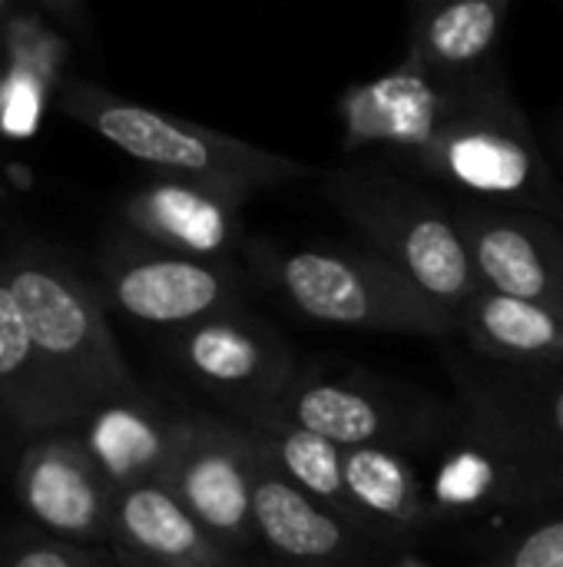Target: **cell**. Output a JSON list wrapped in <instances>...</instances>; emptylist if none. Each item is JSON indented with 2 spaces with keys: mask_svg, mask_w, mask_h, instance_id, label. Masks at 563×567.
<instances>
[{
  "mask_svg": "<svg viewBox=\"0 0 563 567\" xmlns=\"http://www.w3.org/2000/svg\"><path fill=\"white\" fill-rule=\"evenodd\" d=\"M342 150L441 186L455 199L514 206L563 223V179L504 63L441 76L398 63L342 90Z\"/></svg>",
  "mask_w": 563,
  "mask_h": 567,
  "instance_id": "cell-1",
  "label": "cell"
},
{
  "mask_svg": "<svg viewBox=\"0 0 563 567\" xmlns=\"http://www.w3.org/2000/svg\"><path fill=\"white\" fill-rule=\"evenodd\" d=\"M242 266L275 302L315 326L421 336L435 342L458 336V316L368 246L249 236Z\"/></svg>",
  "mask_w": 563,
  "mask_h": 567,
  "instance_id": "cell-2",
  "label": "cell"
},
{
  "mask_svg": "<svg viewBox=\"0 0 563 567\" xmlns=\"http://www.w3.org/2000/svg\"><path fill=\"white\" fill-rule=\"evenodd\" d=\"M322 196L425 296L448 312H461L478 292V276L458 219V199L431 183L375 159H348L322 169Z\"/></svg>",
  "mask_w": 563,
  "mask_h": 567,
  "instance_id": "cell-3",
  "label": "cell"
},
{
  "mask_svg": "<svg viewBox=\"0 0 563 567\" xmlns=\"http://www.w3.org/2000/svg\"><path fill=\"white\" fill-rule=\"evenodd\" d=\"M435 528L488 518L528 522L563 505V475L484 399L458 389L451 412L415 455Z\"/></svg>",
  "mask_w": 563,
  "mask_h": 567,
  "instance_id": "cell-4",
  "label": "cell"
},
{
  "mask_svg": "<svg viewBox=\"0 0 563 567\" xmlns=\"http://www.w3.org/2000/svg\"><path fill=\"white\" fill-rule=\"evenodd\" d=\"M56 110L126 153L129 159L149 166L153 176L206 183L242 199L319 176L302 159L126 100L80 76L56 80Z\"/></svg>",
  "mask_w": 563,
  "mask_h": 567,
  "instance_id": "cell-5",
  "label": "cell"
},
{
  "mask_svg": "<svg viewBox=\"0 0 563 567\" xmlns=\"http://www.w3.org/2000/svg\"><path fill=\"white\" fill-rule=\"evenodd\" d=\"M0 256L37 349L86 409L143 392L116 346L103 292L73 262L37 243L10 246Z\"/></svg>",
  "mask_w": 563,
  "mask_h": 567,
  "instance_id": "cell-6",
  "label": "cell"
},
{
  "mask_svg": "<svg viewBox=\"0 0 563 567\" xmlns=\"http://www.w3.org/2000/svg\"><path fill=\"white\" fill-rule=\"evenodd\" d=\"M451 402L362 369L302 365L299 379L262 422L312 432L338 449H398L418 455L435 442ZM256 422V425H262Z\"/></svg>",
  "mask_w": 563,
  "mask_h": 567,
  "instance_id": "cell-7",
  "label": "cell"
},
{
  "mask_svg": "<svg viewBox=\"0 0 563 567\" xmlns=\"http://www.w3.org/2000/svg\"><path fill=\"white\" fill-rule=\"evenodd\" d=\"M163 349L183 379L242 425L272 415L302 372L295 346L246 306L163 336Z\"/></svg>",
  "mask_w": 563,
  "mask_h": 567,
  "instance_id": "cell-8",
  "label": "cell"
},
{
  "mask_svg": "<svg viewBox=\"0 0 563 567\" xmlns=\"http://www.w3.org/2000/svg\"><path fill=\"white\" fill-rule=\"evenodd\" d=\"M103 299L136 326L159 329L163 336L183 332L212 316L246 306L249 272L242 262L189 259L126 233L110 239L100 256Z\"/></svg>",
  "mask_w": 563,
  "mask_h": 567,
  "instance_id": "cell-9",
  "label": "cell"
},
{
  "mask_svg": "<svg viewBox=\"0 0 563 567\" xmlns=\"http://www.w3.org/2000/svg\"><path fill=\"white\" fill-rule=\"evenodd\" d=\"M256 442L236 419L189 412L186 439L166 475V488L196 522L236 555L249 558L259 545L252 515Z\"/></svg>",
  "mask_w": 563,
  "mask_h": 567,
  "instance_id": "cell-10",
  "label": "cell"
},
{
  "mask_svg": "<svg viewBox=\"0 0 563 567\" xmlns=\"http://www.w3.org/2000/svg\"><path fill=\"white\" fill-rule=\"evenodd\" d=\"M13 495L37 532L50 538L90 548L113 535L116 492L73 429L40 435L20 449Z\"/></svg>",
  "mask_w": 563,
  "mask_h": 567,
  "instance_id": "cell-11",
  "label": "cell"
},
{
  "mask_svg": "<svg viewBox=\"0 0 563 567\" xmlns=\"http://www.w3.org/2000/svg\"><path fill=\"white\" fill-rule=\"evenodd\" d=\"M481 289L563 312V223L514 206L458 199Z\"/></svg>",
  "mask_w": 563,
  "mask_h": 567,
  "instance_id": "cell-12",
  "label": "cell"
},
{
  "mask_svg": "<svg viewBox=\"0 0 563 567\" xmlns=\"http://www.w3.org/2000/svg\"><path fill=\"white\" fill-rule=\"evenodd\" d=\"M249 199L173 176H149L119 203V226L129 239L189 259L242 262Z\"/></svg>",
  "mask_w": 563,
  "mask_h": 567,
  "instance_id": "cell-13",
  "label": "cell"
},
{
  "mask_svg": "<svg viewBox=\"0 0 563 567\" xmlns=\"http://www.w3.org/2000/svg\"><path fill=\"white\" fill-rule=\"evenodd\" d=\"M256 442V439H252ZM256 538L269 561L285 567H378L388 548L362 538L342 515L292 485L256 445Z\"/></svg>",
  "mask_w": 563,
  "mask_h": 567,
  "instance_id": "cell-14",
  "label": "cell"
},
{
  "mask_svg": "<svg viewBox=\"0 0 563 567\" xmlns=\"http://www.w3.org/2000/svg\"><path fill=\"white\" fill-rule=\"evenodd\" d=\"M189 412H173L159 399L139 392L90 409L76 425V439L96 462L106 485L119 495L139 485H163L186 439Z\"/></svg>",
  "mask_w": 563,
  "mask_h": 567,
  "instance_id": "cell-15",
  "label": "cell"
},
{
  "mask_svg": "<svg viewBox=\"0 0 563 567\" xmlns=\"http://www.w3.org/2000/svg\"><path fill=\"white\" fill-rule=\"evenodd\" d=\"M86 412L37 349L0 256V432L27 445L40 435L73 429Z\"/></svg>",
  "mask_w": 563,
  "mask_h": 567,
  "instance_id": "cell-16",
  "label": "cell"
},
{
  "mask_svg": "<svg viewBox=\"0 0 563 567\" xmlns=\"http://www.w3.org/2000/svg\"><path fill=\"white\" fill-rule=\"evenodd\" d=\"M110 545L149 567H252L212 538L166 485H139L113 498Z\"/></svg>",
  "mask_w": 563,
  "mask_h": 567,
  "instance_id": "cell-17",
  "label": "cell"
},
{
  "mask_svg": "<svg viewBox=\"0 0 563 567\" xmlns=\"http://www.w3.org/2000/svg\"><path fill=\"white\" fill-rule=\"evenodd\" d=\"M511 13V0L415 3L402 60L441 76H465L498 66Z\"/></svg>",
  "mask_w": 563,
  "mask_h": 567,
  "instance_id": "cell-18",
  "label": "cell"
},
{
  "mask_svg": "<svg viewBox=\"0 0 563 567\" xmlns=\"http://www.w3.org/2000/svg\"><path fill=\"white\" fill-rule=\"evenodd\" d=\"M352 505L382 548H415L435 532L425 482L411 455L398 449H345Z\"/></svg>",
  "mask_w": 563,
  "mask_h": 567,
  "instance_id": "cell-19",
  "label": "cell"
},
{
  "mask_svg": "<svg viewBox=\"0 0 563 567\" xmlns=\"http://www.w3.org/2000/svg\"><path fill=\"white\" fill-rule=\"evenodd\" d=\"M451 382L498 409L563 475V362L494 365L455 359Z\"/></svg>",
  "mask_w": 563,
  "mask_h": 567,
  "instance_id": "cell-20",
  "label": "cell"
},
{
  "mask_svg": "<svg viewBox=\"0 0 563 567\" xmlns=\"http://www.w3.org/2000/svg\"><path fill=\"white\" fill-rule=\"evenodd\" d=\"M458 336L468 352L494 365H551L563 362V312L511 299L491 289L471 296L458 312Z\"/></svg>",
  "mask_w": 563,
  "mask_h": 567,
  "instance_id": "cell-21",
  "label": "cell"
},
{
  "mask_svg": "<svg viewBox=\"0 0 563 567\" xmlns=\"http://www.w3.org/2000/svg\"><path fill=\"white\" fill-rule=\"evenodd\" d=\"M256 439V445L282 468V475L299 485L305 495H312L315 502H322L325 508H332L335 515H342L362 538L372 542L368 528L362 525L348 485H345V449L292 429V425H279V422H262V425H246Z\"/></svg>",
  "mask_w": 563,
  "mask_h": 567,
  "instance_id": "cell-22",
  "label": "cell"
},
{
  "mask_svg": "<svg viewBox=\"0 0 563 567\" xmlns=\"http://www.w3.org/2000/svg\"><path fill=\"white\" fill-rule=\"evenodd\" d=\"M0 567H116L113 555H100L86 545H70L43 532H3Z\"/></svg>",
  "mask_w": 563,
  "mask_h": 567,
  "instance_id": "cell-23",
  "label": "cell"
},
{
  "mask_svg": "<svg viewBox=\"0 0 563 567\" xmlns=\"http://www.w3.org/2000/svg\"><path fill=\"white\" fill-rule=\"evenodd\" d=\"M494 558L501 567H563V505L521 522Z\"/></svg>",
  "mask_w": 563,
  "mask_h": 567,
  "instance_id": "cell-24",
  "label": "cell"
},
{
  "mask_svg": "<svg viewBox=\"0 0 563 567\" xmlns=\"http://www.w3.org/2000/svg\"><path fill=\"white\" fill-rule=\"evenodd\" d=\"M378 567H438L428 555L415 551V548H388L382 555Z\"/></svg>",
  "mask_w": 563,
  "mask_h": 567,
  "instance_id": "cell-25",
  "label": "cell"
},
{
  "mask_svg": "<svg viewBox=\"0 0 563 567\" xmlns=\"http://www.w3.org/2000/svg\"><path fill=\"white\" fill-rule=\"evenodd\" d=\"M20 7H13V3H7V0H0V43L10 37V30L17 27V20H20Z\"/></svg>",
  "mask_w": 563,
  "mask_h": 567,
  "instance_id": "cell-26",
  "label": "cell"
},
{
  "mask_svg": "<svg viewBox=\"0 0 563 567\" xmlns=\"http://www.w3.org/2000/svg\"><path fill=\"white\" fill-rule=\"evenodd\" d=\"M110 555H113V565L116 567H149V565H143V561H136V558H133V555H126V551H116V548H113Z\"/></svg>",
  "mask_w": 563,
  "mask_h": 567,
  "instance_id": "cell-27",
  "label": "cell"
},
{
  "mask_svg": "<svg viewBox=\"0 0 563 567\" xmlns=\"http://www.w3.org/2000/svg\"><path fill=\"white\" fill-rule=\"evenodd\" d=\"M554 146H557V153H561V163H563V106L557 110V116H554Z\"/></svg>",
  "mask_w": 563,
  "mask_h": 567,
  "instance_id": "cell-28",
  "label": "cell"
},
{
  "mask_svg": "<svg viewBox=\"0 0 563 567\" xmlns=\"http://www.w3.org/2000/svg\"><path fill=\"white\" fill-rule=\"evenodd\" d=\"M471 567H501V565H498V558H494V555H488V558H481L478 565H471Z\"/></svg>",
  "mask_w": 563,
  "mask_h": 567,
  "instance_id": "cell-29",
  "label": "cell"
},
{
  "mask_svg": "<svg viewBox=\"0 0 563 567\" xmlns=\"http://www.w3.org/2000/svg\"><path fill=\"white\" fill-rule=\"evenodd\" d=\"M7 76H10V73H7V66L0 63V96H3V86H7Z\"/></svg>",
  "mask_w": 563,
  "mask_h": 567,
  "instance_id": "cell-30",
  "label": "cell"
},
{
  "mask_svg": "<svg viewBox=\"0 0 563 567\" xmlns=\"http://www.w3.org/2000/svg\"><path fill=\"white\" fill-rule=\"evenodd\" d=\"M252 567H275L269 558H262V561H252Z\"/></svg>",
  "mask_w": 563,
  "mask_h": 567,
  "instance_id": "cell-31",
  "label": "cell"
},
{
  "mask_svg": "<svg viewBox=\"0 0 563 567\" xmlns=\"http://www.w3.org/2000/svg\"><path fill=\"white\" fill-rule=\"evenodd\" d=\"M272 565H275V561H272ZM275 567H285V565H275Z\"/></svg>",
  "mask_w": 563,
  "mask_h": 567,
  "instance_id": "cell-32",
  "label": "cell"
}]
</instances>
